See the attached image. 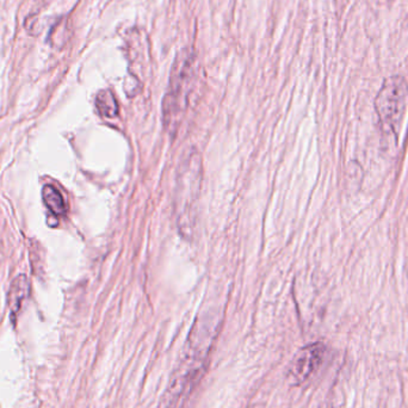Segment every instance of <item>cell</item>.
<instances>
[{
	"label": "cell",
	"instance_id": "3957f363",
	"mask_svg": "<svg viewBox=\"0 0 408 408\" xmlns=\"http://www.w3.org/2000/svg\"><path fill=\"white\" fill-rule=\"evenodd\" d=\"M195 79L194 58L184 51L178 55L170 79L169 90L165 96L164 116L170 128L178 126L181 115L189 101Z\"/></svg>",
	"mask_w": 408,
	"mask_h": 408
},
{
	"label": "cell",
	"instance_id": "8992f818",
	"mask_svg": "<svg viewBox=\"0 0 408 408\" xmlns=\"http://www.w3.org/2000/svg\"><path fill=\"white\" fill-rule=\"evenodd\" d=\"M30 283L26 275H19L13 279V284L8 296V306H9L10 316L13 321L16 320L23 304L29 296Z\"/></svg>",
	"mask_w": 408,
	"mask_h": 408
},
{
	"label": "cell",
	"instance_id": "52a82bcc",
	"mask_svg": "<svg viewBox=\"0 0 408 408\" xmlns=\"http://www.w3.org/2000/svg\"><path fill=\"white\" fill-rule=\"evenodd\" d=\"M43 202L47 208L55 215L60 216L66 213V203L59 190L53 186H46L42 190Z\"/></svg>",
	"mask_w": 408,
	"mask_h": 408
},
{
	"label": "cell",
	"instance_id": "ba28073f",
	"mask_svg": "<svg viewBox=\"0 0 408 408\" xmlns=\"http://www.w3.org/2000/svg\"><path fill=\"white\" fill-rule=\"evenodd\" d=\"M96 106L101 116L108 118H115L117 116L118 106L115 101L114 95L104 90L98 93L96 98Z\"/></svg>",
	"mask_w": 408,
	"mask_h": 408
},
{
	"label": "cell",
	"instance_id": "277c9868",
	"mask_svg": "<svg viewBox=\"0 0 408 408\" xmlns=\"http://www.w3.org/2000/svg\"><path fill=\"white\" fill-rule=\"evenodd\" d=\"M408 84L404 76H393L384 80L375 99V110L386 134L395 136L407 103Z\"/></svg>",
	"mask_w": 408,
	"mask_h": 408
},
{
	"label": "cell",
	"instance_id": "7a4b0ae2",
	"mask_svg": "<svg viewBox=\"0 0 408 408\" xmlns=\"http://www.w3.org/2000/svg\"><path fill=\"white\" fill-rule=\"evenodd\" d=\"M202 178V163L197 153H190L179 165L176 189V211L179 229L188 234L194 226L196 203Z\"/></svg>",
	"mask_w": 408,
	"mask_h": 408
},
{
	"label": "cell",
	"instance_id": "6da1fadb",
	"mask_svg": "<svg viewBox=\"0 0 408 408\" xmlns=\"http://www.w3.org/2000/svg\"><path fill=\"white\" fill-rule=\"evenodd\" d=\"M218 327V319L213 314H206L195 324L186 345L184 358L170 384L165 408H177L196 386L204 370L206 354Z\"/></svg>",
	"mask_w": 408,
	"mask_h": 408
},
{
	"label": "cell",
	"instance_id": "5b68a950",
	"mask_svg": "<svg viewBox=\"0 0 408 408\" xmlns=\"http://www.w3.org/2000/svg\"><path fill=\"white\" fill-rule=\"evenodd\" d=\"M327 349L323 343H314L300 350L291 363V376L294 382H306L323 366Z\"/></svg>",
	"mask_w": 408,
	"mask_h": 408
}]
</instances>
